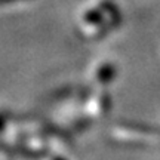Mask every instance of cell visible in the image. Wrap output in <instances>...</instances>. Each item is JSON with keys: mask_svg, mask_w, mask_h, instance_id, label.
Returning <instances> with one entry per match:
<instances>
[{"mask_svg": "<svg viewBox=\"0 0 160 160\" xmlns=\"http://www.w3.org/2000/svg\"><path fill=\"white\" fill-rule=\"evenodd\" d=\"M113 76H114V68L111 65H105V67L101 68L99 74H98V79H99L101 83H107V82L113 79Z\"/></svg>", "mask_w": 160, "mask_h": 160, "instance_id": "1", "label": "cell"}]
</instances>
